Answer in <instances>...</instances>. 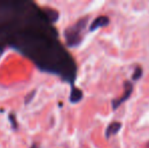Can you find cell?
<instances>
[{
  "label": "cell",
  "mask_w": 149,
  "mask_h": 148,
  "mask_svg": "<svg viewBox=\"0 0 149 148\" xmlns=\"http://www.w3.org/2000/svg\"><path fill=\"white\" fill-rule=\"evenodd\" d=\"M88 22V17H84L82 19L79 20L77 24H75L73 26L69 28L68 30L65 32V38L68 46L70 47H75V46L79 45L81 42V33L84 30L85 26L87 24Z\"/></svg>",
  "instance_id": "6da1fadb"
},
{
  "label": "cell",
  "mask_w": 149,
  "mask_h": 148,
  "mask_svg": "<svg viewBox=\"0 0 149 148\" xmlns=\"http://www.w3.org/2000/svg\"><path fill=\"white\" fill-rule=\"evenodd\" d=\"M124 87H125V88H124L125 89V90H124V94L122 95L121 97H119V99L113 101V110H114V111L118 109L123 103H125L130 97L131 93L133 92V84H132V82H130V81H125Z\"/></svg>",
  "instance_id": "7a4b0ae2"
},
{
  "label": "cell",
  "mask_w": 149,
  "mask_h": 148,
  "mask_svg": "<svg viewBox=\"0 0 149 148\" xmlns=\"http://www.w3.org/2000/svg\"><path fill=\"white\" fill-rule=\"evenodd\" d=\"M109 22H110V19H109L108 16L100 15L91 22V24L89 26V31L90 32H93V31L97 30L98 28H102V26H108Z\"/></svg>",
  "instance_id": "3957f363"
},
{
  "label": "cell",
  "mask_w": 149,
  "mask_h": 148,
  "mask_svg": "<svg viewBox=\"0 0 149 148\" xmlns=\"http://www.w3.org/2000/svg\"><path fill=\"white\" fill-rule=\"evenodd\" d=\"M122 128V124L120 122H113L108 126L106 130V137L107 138H111L112 136H115L116 134H118L119 131Z\"/></svg>",
  "instance_id": "277c9868"
},
{
  "label": "cell",
  "mask_w": 149,
  "mask_h": 148,
  "mask_svg": "<svg viewBox=\"0 0 149 148\" xmlns=\"http://www.w3.org/2000/svg\"><path fill=\"white\" fill-rule=\"evenodd\" d=\"M81 99H82V91L77 88H73L72 91H71V95H70L71 103H78Z\"/></svg>",
  "instance_id": "5b68a950"
},
{
  "label": "cell",
  "mask_w": 149,
  "mask_h": 148,
  "mask_svg": "<svg viewBox=\"0 0 149 148\" xmlns=\"http://www.w3.org/2000/svg\"><path fill=\"white\" fill-rule=\"evenodd\" d=\"M142 73H143V71H142V68L141 67H137L135 69V72H134L133 76H132V79H133V80H138V79L142 76Z\"/></svg>",
  "instance_id": "8992f818"
},
{
  "label": "cell",
  "mask_w": 149,
  "mask_h": 148,
  "mask_svg": "<svg viewBox=\"0 0 149 148\" xmlns=\"http://www.w3.org/2000/svg\"><path fill=\"white\" fill-rule=\"evenodd\" d=\"M31 148H38V146H37V145H33V146L31 147Z\"/></svg>",
  "instance_id": "52a82bcc"
}]
</instances>
